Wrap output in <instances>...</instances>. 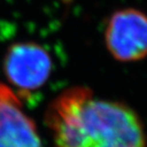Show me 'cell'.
Returning a JSON list of instances; mask_svg holds the SVG:
<instances>
[{
	"mask_svg": "<svg viewBox=\"0 0 147 147\" xmlns=\"http://www.w3.org/2000/svg\"><path fill=\"white\" fill-rule=\"evenodd\" d=\"M46 125L54 147H147L143 125L132 108L97 98L85 87L60 93L48 106Z\"/></svg>",
	"mask_w": 147,
	"mask_h": 147,
	"instance_id": "cell-1",
	"label": "cell"
},
{
	"mask_svg": "<svg viewBox=\"0 0 147 147\" xmlns=\"http://www.w3.org/2000/svg\"><path fill=\"white\" fill-rule=\"evenodd\" d=\"M107 50L121 61L147 56V16L135 8L119 9L110 16L105 33Z\"/></svg>",
	"mask_w": 147,
	"mask_h": 147,
	"instance_id": "cell-2",
	"label": "cell"
},
{
	"mask_svg": "<svg viewBox=\"0 0 147 147\" xmlns=\"http://www.w3.org/2000/svg\"><path fill=\"white\" fill-rule=\"evenodd\" d=\"M8 82L21 92L38 90L47 82L52 69L49 53L34 42H20L9 47L3 62Z\"/></svg>",
	"mask_w": 147,
	"mask_h": 147,
	"instance_id": "cell-3",
	"label": "cell"
},
{
	"mask_svg": "<svg viewBox=\"0 0 147 147\" xmlns=\"http://www.w3.org/2000/svg\"><path fill=\"white\" fill-rule=\"evenodd\" d=\"M0 147H42L34 121L11 88L0 82Z\"/></svg>",
	"mask_w": 147,
	"mask_h": 147,
	"instance_id": "cell-4",
	"label": "cell"
}]
</instances>
